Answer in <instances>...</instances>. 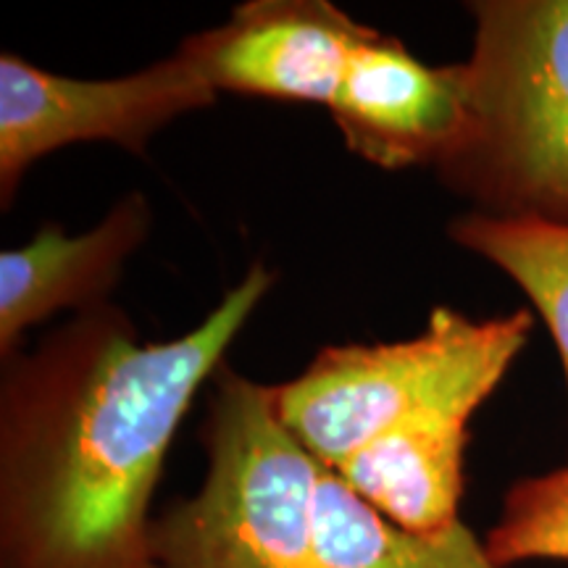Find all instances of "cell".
<instances>
[{
    "instance_id": "ba28073f",
    "label": "cell",
    "mask_w": 568,
    "mask_h": 568,
    "mask_svg": "<svg viewBox=\"0 0 568 568\" xmlns=\"http://www.w3.org/2000/svg\"><path fill=\"white\" fill-rule=\"evenodd\" d=\"M151 226V203L134 190L88 232L69 237L61 224L45 222L24 245L6 247L0 253V358L19 353L21 337L61 311L82 314L109 303Z\"/></svg>"
},
{
    "instance_id": "8fae6325",
    "label": "cell",
    "mask_w": 568,
    "mask_h": 568,
    "mask_svg": "<svg viewBox=\"0 0 568 568\" xmlns=\"http://www.w3.org/2000/svg\"><path fill=\"white\" fill-rule=\"evenodd\" d=\"M458 247L508 274L556 339L568 387V224L497 219L468 211L450 219Z\"/></svg>"
},
{
    "instance_id": "30bf717a",
    "label": "cell",
    "mask_w": 568,
    "mask_h": 568,
    "mask_svg": "<svg viewBox=\"0 0 568 568\" xmlns=\"http://www.w3.org/2000/svg\"><path fill=\"white\" fill-rule=\"evenodd\" d=\"M316 568H497L464 521L416 535L389 521L337 471L322 466L314 503Z\"/></svg>"
},
{
    "instance_id": "3957f363",
    "label": "cell",
    "mask_w": 568,
    "mask_h": 568,
    "mask_svg": "<svg viewBox=\"0 0 568 568\" xmlns=\"http://www.w3.org/2000/svg\"><path fill=\"white\" fill-rule=\"evenodd\" d=\"M203 447L201 489L153 521L161 568H316L322 464L282 424L274 387L219 368Z\"/></svg>"
},
{
    "instance_id": "7a4b0ae2",
    "label": "cell",
    "mask_w": 568,
    "mask_h": 568,
    "mask_svg": "<svg viewBox=\"0 0 568 568\" xmlns=\"http://www.w3.org/2000/svg\"><path fill=\"white\" fill-rule=\"evenodd\" d=\"M466 119L435 172L497 219L568 224V0H477Z\"/></svg>"
},
{
    "instance_id": "277c9868",
    "label": "cell",
    "mask_w": 568,
    "mask_h": 568,
    "mask_svg": "<svg viewBox=\"0 0 568 568\" xmlns=\"http://www.w3.org/2000/svg\"><path fill=\"white\" fill-rule=\"evenodd\" d=\"M531 326L524 308L477 322L439 305L410 339L324 347L301 376L274 387L276 414L318 464L337 468L408 418L477 414Z\"/></svg>"
},
{
    "instance_id": "5b68a950",
    "label": "cell",
    "mask_w": 568,
    "mask_h": 568,
    "mask_svg": "<svg viewBox=\"0 0 568 568\" xmlns=\"http://www.w3.org/2000/svg\"><path fill=\"white\" fill-rule=\"evenodd\" d=\"M216 92L180 48L151 67L109 80H77L0 55V203L9 209L24 174L77 142H111L145 155L148 142Z\"/></svg>"
},
{
    "instance_id": "7c38bea8",
    "label": "cell",
    "mask_w": 568,
    "mask_h": 568,
    "mask_svg": "<svg viewBox=\"0 0 568 568\" xmlns=\"http://www.w3.org/2000/svg\"><path fill=\"white\" fill-rule=\"evenodd\" d=\"M485 545L497 568L527 560H568V464L518 479L503 497L500 516Z\"/></svg>"
},
{
    "instance_id": "52a82bcc",
    "label": "cell",
    "mask_w": 568,
    "mask_h": 568,
    "mask_svg": "<svg viewBox=\"0 0 568 568\" xmlns=\"http://www.w3.org/2000/svg\"><path fill=\"white\" fill-rule=\"evenodd\" d=\"M347 151L379 169L437 166L466 119L456 67H429L400 40L368 27L329 105Z\"/></svg>"
},
{
    "instance_id": "9c48e42d",
    "label": "cell",
    "mask_w": 568,
    "mask_h": 568,
    "mask_svg": "<svg viewBox=\"0 0 568 568\" xmlns=\"http://www.w3.org/2000/svg\"><path fill=\"white\" fill-rule=\"evenodd\" d=\"M471 418L464 410L408 418L332 471L397 527L437 535L460 521Z\"/></svg>"
},
{
    "instance_id": "8992f818",
    "label": "cell",
    "mask_w": 568,
    "mask_h": 568,
    "mask_svg": "<svg viewBox=\"0 0 568 568\" xmlns=\"http://www.w3.org/2000/svg\"><path fill=\"white\" fill-rule=\"evenodd\" d=\"M366 24L329 0H251L180 42L216 92L329 109Z\"/></svg>"
},
{
    "instance_id": "6da1fadb",
    "label": "cell",
    "mask_w": 568,
    "mask_h": 568,
    "mask_svg": "<svg viewBox=\"0 0 568 568\" xmlns=\"http://www.w3.org/2000/svg\"><path fill=\"white\" fill-rule=\"evenodd\" d=\"M274 284L266 264L187 335L151 343L113 303L0 376V568H161L151 503L197 389Z\"/></svg>"
}]
</instances>
